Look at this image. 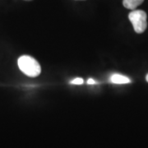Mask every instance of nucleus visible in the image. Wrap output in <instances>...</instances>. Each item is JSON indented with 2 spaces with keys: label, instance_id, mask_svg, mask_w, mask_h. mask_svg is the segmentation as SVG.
<instances>
[{
  "label": "nucleus",
  "instance_id": "obj_1",
  "mask_svg": "<svg viewBox=\"0 0 148 148\" xmlns=\"http://www.w3.org/2000/svg\"><path fill=\"white\" fill-rule=\"evenodd\" d=\"M17 64L21 72L28 77H36L41 73L40 65L36 59L32 56L22 55L18 58Z\"/></svg>",
  "mask_w": 148,
  "mask_h": 148
},
{
  "label": "nucleus",
  "instance_id": "obj_2",
  "mask_svg": "<svg viewBox=\"0 0 148 148\" xmlns=\"http://www.w3.org/2000/svg\"><path fill=\"white\" fill-rule=\"evenodd\" d=\"M129 21L133 26L134 31L141 34L146 31L147 23V13L143 10H133L128 14Z\"/></svg>",
  "mask_w": 148,
  "mask_h": 148
},
{
  "label": "nucleus",
  "instance_id": "obj_3",
  "mask_svg": "<svg viewBox=\"0 0 148 148\" xmlns=\"http://www.w3.org/2000/svg\"><path fill=\"white\" fill-rule=\"evenodd\" d=\"M110 82L114 84H127L131 82V79L121 74H113L110 77Z\"/></svg>",
  "mask_w": 148,
  "mask_h": 148
},
{
  "label": "nucleus",
  "instance_id": "obj_4",
  "mask_svg": "<svg viewBox=\"0 0 148 148\" xmlns=\"http://www.w3.org/2000/svg\"><path fill=\"white\" fill-rule=\"evenodd\" d=\"M144 2V0H123V5L127 9L134 10L141 5Z\"/></svg>",
  "mask_w": 148,
  "mask_h": 148
},
{
  "label": "nucleus",
  "instance_id": "obj_5",
  "mask_svg": "<svg viewBox=\"0 0 148 148\" xmlns=\"http://www.w3.org/2000/svg\"><path fill=\"white\" fill-rule=\"evenodd\" d=\"M71 83L75 85H82L83 84V79L82 78H80V77H77V78H75L74 80H73L71 82Z\"/></svg>",
  "mask_w": 148,
  "mask_h": 148
},
{
  "label": "nucleus",
  "instance_id": "obj_6",
  "mask_svg": "<svg viewBox=\"0 0 148 148\" xmlns=\"http://www.w3.org/2000/svg\"><path fill=\"white\" fill-rule=\"evenodd\" d=\"M87 83H88V84H95V82L93 79H88V81H87Z\"/></svg>",
  "mask_w": 148,
  "mask_h": 148
},
{
  "label": "nucleus",
  "instance_id": "obj_7",
  "mask_svg": "<svg viewBox=\"0 0 148 148\" xmlns=\"http://www.w3.org/2000/svg\"><path fill=\"white\" fill-rule=\"evenodd\" d=\"M146 80H147V82H148V74L147 75V77H146Z\"/></svg>",
  "mask_w": 148,
  "mask_h": 148
},
{
  "label": "nucleus",
  "instance_id": "obj_8",
  "mask_svg": "<svg viewBox=\"0 0 148 148\" xmlns=\"http://www.w3.org/2000/svg\"><path fill=\"white\" fill-rule=\"evenodd\" d=\"M27 1H30V0H27Z\"/></svg>",
  "mask_w": 148,
  "mask_h": 148
}]
</instances>
